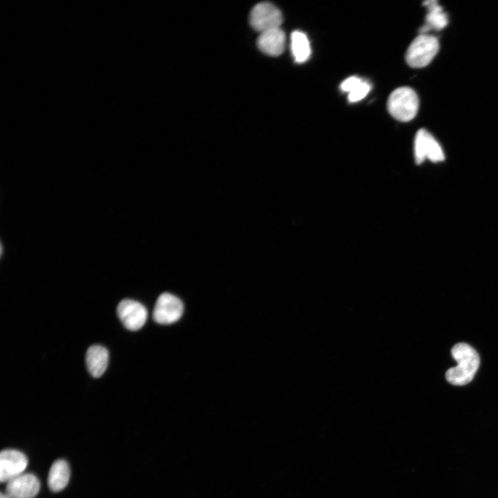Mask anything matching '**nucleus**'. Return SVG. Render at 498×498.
Instances as JSON below:
<instances>
[{
	"label": "nucleus",
	"mask_w": 498,
	"mask_h": 498,
	"mask_svg": "<svg viewBox=\"0 0 498 498\" xmlns=\"http://www.w3.org/2000/svg\"><path fill=\"white\" fill-rule=\"evenodd\" d=\"M451 353L458 365L446 371V380L454 385L468 384L472 380L479 367L480 360L478 353L466 343L455 344Z\"/></svg>",
	"instance_id": "1"
},
{
	"label": "nucleus",
	"mask_w": 498,
	"mask_h": 498,
	"mask_svg": "<svg viewBox=\"0 0 498 498\" xmlns=\"http://www.w3.org/2000/svg\"><path fill=\"white\" fill-rule=\"evenodd\" d=\"M419 100L416 92L403 86L395 89L389 95L387 109L391 116L401 122L412 120L416 115Z\"/></svg>",
	"instance_id": "2"
},
{
	"label": "nucleus",
	"mask_w": 498,
	"mask_h": 498,
	"mask_svg": "<svg viewBox=\"0 0 498 498\" xmlns=\"http://www.w3.org/2000/svg\"><path fill=\"white\" fill-rule=\"evenodd\" d=\"M439 49L438 39L431 35L420 34L408 47L405 60L413 68L427 66Z\"/></svg>",
	"instance_id": "3"
},
{
	"label": "nucleus",
	"mask_w": 498,
	"mask_h": 498,
	"mask_svg": "<svg viewBox=\"0 0 498 498\" xmlns=\"http://www.w3.org/2000/svg\"><path fill=\"white\" fill-rule=\"evenodd\" d=\"M250 24L259 33L280 28L283 17L280 10L270 2H261L255 5L250 13Z\"/></svg>",
	"instance_id": "4"
},
{
	"label": "nucleus",
	"mask_w": 498,
	"mask_h": 498,
	"mask_svg": "<svg viewBox=\"0 0 498 498\" xmlns=\"http://www.w3.org/2000/svg\"><path fill=\"white\" fill-rule=\"evenodd\" d=\"M183 313V304L175 295L164 293L158 297L153 311V318L158 324H170L178 321Z\"/></svg>",
	"instance_id": "5"
},
{
	"label": "nucleus",
	"mask_w": 498,
	"mask_h": 498,
	"mask_svg": "<svg viewBox=\"0 0 498 498\" xmlns=\"http://www.w3.org/2000/svg\"><path fill=\"white\" fill-rule=\"evenodd\" d=\"M414 158L417 164L425 158L432 162L443 161L444 153L436 140L425 129H419L414 139Z\"/></svg>",
	"instance_id": "6"
},
{
	"label": "nucleus",
	"mask_w": 498,
	"mask_h": 498,
	"mask_svg": "<svg viewBox=\"0 0 498 498\" xmlns=\"http://www.w3.org/2000/svg\"><path fill=\"white\" fill-rule=\"evenodd\" d=\"M118 316L123 325L130 331H138L147 319V311L140 302L125 299L117 306Z\"/></svg>",
	"instance_id": "7"
},
{
	"label": "nucleus",
	"mask_w": 498,
	"mask_h": 498,
	"mask_svg": "<svg viewBox=\"0 0 498 498\" xmlns=\"http://www.w3.org/2000/svg\"><path fill=\"white\" fill-rule=\"evenodd\" d=\"M28 459L21 452L16 450H4L0 454V480L8 482L21 474L28 465Z\"/></svg>",
	"instance_id": "8"
},
{
	"label": "nucleus",
	"mask_w": 498,
	"mask_h": 498,
	"mask_svg": "<svg viewBox=\"0 0 498 498\" xmlns=\"http://www.w3.org/2000/svg\"><path fill=\"white\" fill-rule=\"evenodd\" d=\"M40 489V481L33 474H21L7 482L6 494L10 498H34Z\"/></svg>",
	"instance_id": "9"
},
{
	"label": "nucleus",
	"mask_w": 498,
	"mask_h": 498,
	"mask_svg": "<svg viewBox=\"0 0 498 498\" xmlns=\"http://www.w3.org/2000/svg\"><path fill=\"white\" fill-rule=\"evenodd\" d=\"M285 42V33L280 28L259 33L257 40L259 49L270 56L281 55L284 50Z\"/></svg>",
	"instance_id": "10"
},
{
	"label": "nucleus",
	"mask_w": 498,
	"mask_h": 498,
	"mask_svg": "<svg viewBox=\"0 0 498 498\" xmlns=\"http://www.w3.org/2000/svg\"><path fill=\"white\" fill-rule=\"evenodd\" d=\"M109 362V351L100 345H92L86 353L88 371L94 378L100 377L105 371Z\"/></svg>",
	"instance_id": "11"
},
{
	"label": "nucleus",
	"mask_w": 498,
	"mask_h": 498,
	"mask_svg": "<svg viewBox=\"0 0 498 498\" xmlns=\"http://www.w3.org/2000/svg\"><path fill=\"white\" fill-rule=\"evenodd\" d=\"M423 5L427 8L428 12L425 17V24L420 29V34H427L431 30H440L448 25V16L437 1H426Z\"/></svg>",
	"instance_id": "12"
},
{
	"label": "nucleus",
	"mask_w": 498,
	"mask_h": 498,
	"mask_svg": "<svg viewBox=\"0 0 498 498\" xmlns=\"http://www.w3.org/2000/svg\"><path fill=\"white\" fill-rule=\"evenodd\" d=\"M70 479V468L63 459L55 461L51 465L48 476V486L55 492L62 490L68 484Z\"/></svg>",
	"instance_id": "13"
},
{
	"label": "nucleus",
	"mask_w": 498,
	"mask_h": 498,
	"mask_svg": "<svg viewBox=\"0 0 498 498\" xmlns=\"http://www.w3.org/2000/svg\"><path fill=\"white\" fill-rule=\"evenodd\" d=\"M340 89L342 91L348 93L349 102L354 103L365 98L371 86L367 81L357 76H351L341 83Z\"/></svg>",
	"instance_id": "14"
},
{
	"label": "nucleus",
	"mask_w": 498,
	"mask_h": 498,
	"mask_svg": "<svg viewBox=\"0 0 498 498\" xmlns=\"http://www.w3.org/2000/svg\"><path fill=\"white\" fill-rule=\"evenodd\" d=\"M290 46L295 62L301 64L309 59L311 53V45L304 33L300 30L293 31L290 36Z\"/></svg>",
	"instance_id": "15"
},
{
	"label": "nucleus",
	"mask_w": 498,
	"mask_h": 498,
	"mask_svg": "<svg viewBox=\"0 0 498 498\" xmlns=\"http://www.w3.org/2000/svg\"><path fill=\"white\" fill-rule=\"evenodd\" d=\"M0 498H10V497L6 493L3 494V492H1Z\"/></svg>",
	"instance_id": "16"
}]
</instances>
